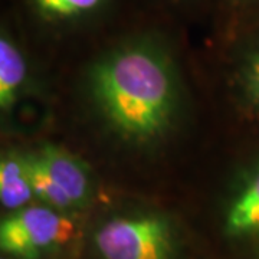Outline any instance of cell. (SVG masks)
<instances>
[{"label": "cell", "mask_w": 259, "mask_h": 259, "mask_svg": "<svg viewBox=\"0 0 259 259\" xmlns=\"http://www.w3.org/2000/svg\"><path fill=\"white\" fill-rule=\"evenodd\" d=\"M91 90L100 110L122 136L136 140L160 136L176 108L171 68L154 48L130 45L95 65Z\"/></svg>", "instance_id": "6da1fadb"}, {"label": "cell", "mask_w": 259, "mask_h": 259, "mask_svg": "<svg viewBox=\"0 0 259 259\" xmlns=\"http://www.w3.org/2000/svg\"><path fill=\"white\" fill-rule=\"evenodd\" d=\"M35 197L58 210L79 207L91 194L90 176L82 163L62 148L47 144L26 154Z\"/></svg>", "instance_id": "7a4b0ae2"}, {"label": "cell", "mask_w": 259, "mask_h": 259, "mask_svg": "<svg viewBox=\"0 0 259 259\" xmlns=\"http://www.w3.org/2000/svg\"><path fill=\"white\" fill-rule=\"evenodd\" d=\"M75 235L74 222L51 206H25L0 225V248L20 259H36L62 246Z\"/></svg>", "instance_id": "3957f363"}, {"label": "cell", "mask_w": 259, "mask_h": 259, "mask_svg": "<svg viewBox=\"0 0 259 259\" xmlns=\"http://www.w3.org/2000/svg\"><path fill=\"white\" fill-rule=\"evenodd\" d=\"M95 245L104 259H170L173 232L157 214L117 218L95 233Z\"/></svg>", "instance_id": "277c9868"}, {"label": "cell", "mask_w": 259, "mask_h": 259, "mask_svg": "<svg viewBox=\"0 0 259 259\" xmlns=\"http://www.w3.org/2000/svg\"><path fill=\"white\" fill-rule=\"evenodd\" d=\"M35 197L26 154L9 153L0 161V200L9 210L25 207Z\"/></svg>", "instance_id": "5b68a950"}, {"label": "cell", "mask_w": 259, "mask_h": 259, "mask_svg": "<svg viewBox=\"0 0 259 259\" xmlns=\"http://www.w3.org/2000/svg\"><path fill=\"white\" fill-rule=\"evenodd\" d=\"M26 78V62L8 36L0 39V107L9 110L15 104Z\"/></svg>", "instance_id": "8992f818"}, {"label": "cell", "mask_w": 259, "mask_h": 259, "mask_svg": "<svg viewBox=\"0 0 259 259\" xmlns=\"http://www.w3.org/2000/svg\"><path fill=\"white\" fill-rule=\"evenodd\" d=\"M226 229L231 235H249L259 232V171L233 200Z\"/></svg>", "instance_id": "52a82bcc"}, {"label": "cell", "mask_w": 259, "mask_h": 259, "mask_svg": "<svg viewBox=\"0 0 259 259\" xmlns=\"http://www.w3.org/2000/svg\"><path fill=\"white\" fill-rule=\"evenodd\" d=\"M104 3L105 0H32L40 16L54 20L81 18L97 12Z\"/></svg>", "instance_id": "ba28073f"}, {"label": "cell", "mask_w": 259, "mask_h": 259, "mask_svg": "<svg viewBox=\"0 0 259 259\" xmlns=\"http://www.w3.org/2000/svg\"><path fill=\"white\" fill-rule=\"evenodd\" d=\"M248 93L255 102L259 104V55L253 59L248 71Z\"/></svg>", "instance_id": "9c48e42d"}, {"label": "cell", "mask_w": 259, "mask_h": 259, "mask_svg": "<svg viewBox=\"0 0 259 259\" xmlns=\"http://www.w3.org/2000/svg\"><path fill=\"white\" fill-rule=\"evenodd\" d=\"M2 259H9V258H2Z\"/></svg>", "instance_id": "30bf717a"}]
</instances>
